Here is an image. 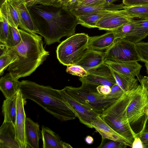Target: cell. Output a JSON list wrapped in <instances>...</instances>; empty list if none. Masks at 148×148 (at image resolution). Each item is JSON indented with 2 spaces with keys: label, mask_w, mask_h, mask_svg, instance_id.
<instances>
[{
  "label": "cell",
  "mask_w": 148,
  "mask_h": 148,
  "mask_svg": "<svg viewBox=\"0 0 148 148\" xmlns=\"http://www.w3.org/2000/svg\"><path fill=\"white\" fill-rule=\"evenodd\" d=\"M21 42L11 48L18 58L8 66V70L15 78L30 75L46 60L49 52L44 49L42 37L19 29Z\"/></svg>",
  "instance_id": "1"
},
{
  "label": "cell",
  "mask_w": 148,
  "mask_h": 148,
  "mask_svg": "<svg viewBox=\"0 0 148 148\" xmlns=\"http://www.w3.org/2000/svg\"><path fill=\"white\" fill-rule=\"evenodd\" d=\"M19 88L24 99L34 101L58 119L65 121L77 117L74 110L59 90L28 80L20 82Z\"/></svg>",
  "instance_id": "2"
},
{
  "label": "cell",
  "mask_w": 148,
  "mask_h": 148,
  "mask_svg": "<svg viewBox=\"0 0 148 148\" xmlns=\"http://www.w3.org/2000/svg\"><path fill=\"white\" fill-rule=\"evenodd\" d=\"M47 7L41 5L31 7L46 22L39 29L38 34L44 37L46 45L60 42L62 37L68 38L75 34L78 21L67 8L61 7L53 11Z\"/></svg>",
  "instance_id": "3"
},
{
  "label": "cell",
  "mask_w": 148,
  "mask_h": 148,
  "mask_svg": "<svg viewBox=\"0 0 148 148\" xmlns=\"http://www.w3.org/2000/svg\"><path fill=\"white\" fill-rule=\"evenodd\" d=\"M137 87L125 92L116 101L100 114L108 125L132 144L136 134L130 126L127 110Z\"/></svg>",
  "instance_id": "4"
},
{
  "label": "cell",
  "mask_w": 148,
  "mask_h": 148,
  "mask_svg": "<svg viewBox=\"0 0 148 148\" xmlns=\"http://www.w3.org/2000/svg\"><path fill=\"white\" fill-rule=\"evenodd\" d=\"M140 82L127 108L130 126L138 135L143 130L148 119V78L140 75L137 77Z\"/></svg>",
  "instance_id": "5"
},
{
  "label": "cell",
  "mask_w": 148,
  "mask_h": 148,
  "mask_svg": "<svg viewBox=\"0 0 148 148\" xmlns=\"http://www.w3.org/2000/svg\"><path fill=\"white\" fill-rule=\"evenodd\" d=\"M82 83L79 87L66 86L63 89L76 100L92 108L100 115L119 99L110 93L108 95L100 93L97 88L98 85Z\"/></svg>",
  "instance_id": "6"
},
{
  "label": "cell",
  "mask_w": 148,
  "mask_h": 148,
  "mask_svg": "<svg viewBox=\"0 0 148 148\" xmlns=\"http://www.w3.org/2000/svg\"><path fill=\"white\" fill-rule=\"evenodd\" d=\"M89 37L84 33L75 34L61 42L56 51L60 62L66 66L76 64L89 49Z\"/></svg>",
  "instance_id": "7"
},
{
  "label": "cell",
  "mask_w": 148,
  "mask_h": 148,
  "mask_svg": "<svg viewBox=\"0 0 148 148\" xmlns=\"http://www.w3.org/2000/svg\"><path fill=\"white\" fill-rule=\"evenodd\" d=\"M105 61L120 62L140 61L135 43L125 39H117L104 52Z\"/></svg>",
  "instance_id": "8"
},
{
  "label": "cell",
  "mask_w": 148,
  "mask_h": 148,
  "mask_svg": "<svg viewBox=\"0 0 148 148\" xmlns=\"http://www.w3.org/2000/svg\"><path fill=\"white\" fill-rule=\"evenodd\" d=\"M26 102V100L23 98L19 88L16 94V113L14 125L16 139L20 148H27L25 132L26 117L24 108Z\"/></svg>",
  "instance_id": "9"
},
{
  "label": "cell",
  "mask_w": 148,
  "mask_h": 148,
  "mask_svg": "<svg viewBox=\"0 0 148 148\" xmlns=\"http://www.w3.org/2000/svg\"><path fill=\"white\" fill-rule=\"evenodd\" d=\"M59 91L73 108L80 122L88 127L93 128L92 123L100 115L92 108L76 100L63 89Z\"/></svg>",
  "instance_id": "10"
},
{
  "label": "cell",
  "mask_w": 148,
  "mask_h": 148,
  "mask_svg": "<svg viewBox=\"0 0 148 148\" xmlns=\"http://www.w3.org/2000/svg\"><path fill=\"white\" fill-rule=\"evenodd\" d=\"M87 71L89 73L87 76L79 78L82 83L98 85H107L111 88L116 84L110 68L105 63L95 68Z\"/></svg>",
  "instance_id": "11"
},
{
  "label": "cell",
  "mask_w": 148,
  "mask_h": 148,
  "mask_svg": "<svg viewBox=\"0 0 148 148\" xmlns=\"http://www.w3.org/2000/svg\"><path fill=\"white\" fill-rule=\"evenodd\" d=\"M133 20L124 15L121 10L113 11L100 19L97 23L96 27L99 30L112 31Z\"/></svg>",
  "instance_id": "12"
},
{
  "label": "cell",
  "mask_w": 148,
  "mask_h": 148,
  "mask_svg": "<svg viewBox=\"0 0 148 148\" xmlns=\"http://www.w3.org/2000/svg\"><path fill=\"white\" fill-rule=\"evenodd\" d=\"M101 135L102 138H108L123 143L132 147V144L108 125L101 117L98 116L92 124Z\"/></svg>",
  "instance_id": "13"
},
{
  "label": "cell",
  "mask_w": 148,
  "mask_h": 148,
  "mask_svg": "<svg viewBox=\"0 0 148 148\" xmlns=\"http://www.w3.org/2000/svg\"><path fill=\"white\" fill-rule=\"evenodd\" d=\"M126 6L122 3L119 4H111L107 5L105 0H101L93 4L85 6L72 8L68 9L75 16L79 15L103 10L111 11L124 9Z\"/></svg>",
  "instance_id": "14"
},
{
  "label": "cell",
  "mask_w": 148,
  "mask_h": 148,
  "mask_svg": "<svg viewBox=\"0 0 148 148\" xmlns=\"http://www.w3.org/2000/svg\"><path fill=\"white\" fill-rule=\"evenodd\" d=\"M0 148H20L16 139L14 124L4 122L0 128Z\"/></svg>",
  "instance_id": "15"
},
{
  "label": "cell",
  "mask_w": 148,
  "mask_h": 148,
  "mask_svg": "<svg viewBox=\"0 0 148 148\" xmlns=\"http://www.w3.org/2000/svg\"><path fill=\"white\" fill-rule=\"evenodd\" d=\"M104 63L119 73L134 77L140 75L142 67L138 61L120 62L105 61Z\"/></svg>",
  "instance_id": "16"
},
{
  "label": "cell",
  "mask_w": 148,
  "mask_h": 148,
  "mask_svg": "<svg viewBox=\"0 0 148 148\" xmlns=\"http://www.w3.org/2000/svg\"><path fill=\"white\" fill-rule=\"evenodd\" d=\"M116 39L112 31H108L100 36H89L88 48L90 50L99 51L106 50L112 45Z\"/></svg>",
  "instance_id": "17"
},
{
  "label": "cell",
  "mask_w": 148,
  "mask_h": 148,
  "mask_svg": "<svg viewBox=\"0 0 148 148\" xmlns=\"http://www.w3.org/2000/svg\"><path fill=\"white\" fill-rule=\"evenodd\" d=\"M105 61L104 52L89 49L76 64L88 71L104 64Z\"/></svg>",
  "instance_id": "18"
},
{
  "label": "cell",
  "mask_w": 148,
  "mask_h": 148,
  "mask_svg": "<svg viewBox=\"0 0 148 148\" xmlns=\"http://www.w3.org/2000/svg\"><path fill=\"white\" fill-rule=\"evenodd\" d=\"M0 12L10 26L22 28V25L17 8L10 0H4L1 5Z\"/></svg>",
  "instance_id": "19"
},
{
  "label": "cell",
  "mask_w": 148,
  "mask_h": 148,
  "mask_svg": "<svg viewBox=\"0 0 148 148\" xmlns=\"http://www.w3.org/2000/svg\"><path fill=\"white\" fill-rule=\"evenodd\" d=\"M39 125L29 118L25 121V132L27 148H38L39 141L41 138Z\"/></svg>",
  "instance_id": "20"
},
{
  "label": "cell",
  "mask_w": 148,
  "mask_h": 148,
  "mask_svg": "<svg viewBox=\"0 0 148 148\" xmlns=\"http://www.w3.org/2000/svg\"><path fill=\"white\" fill-rule=\"evenodd\" d=\"M20 82L10 73L5 74L0 79V89L5 99L15 96L19 89Z\"/></svg>",
  "instance_id": "21"
},
{
  "label": "cell",
  "mask_w": 148,
  "mask_h": 148,
  "mask_svg": "<svg viewBox=\"0 0 148 148\" xmlns=\"http://www.w3.org/2000/svg\"><path fill=\"white\" fill-rule=\"evenodd\" d=\"M16 6L20 17L22 25L21 29L30 34H38V29L26 4L23 3Z\"/></svg>",
  "instance_id": "22"
},
{
  "label": "cell",
  "mask_w": 148,
  "mask_h": 148,
  "mask_svg": "<svg viewBox=\"0 0 148 148\" xmlns=\"http://www.w3.org/2000/svg\"><path fill=\"white\" fill-rule=\"evenodd\" d=\"M41 133L43 148H62L60 137L49 128L42 125Z\"/></svg>",
  "instance_id": "23"
},
{
  "label": "cell",
  "mask_w": 148,
  "mask_h": 148,
  "mask_svg": "<svg viewBox=\"0 0 148 148\" xmlns=\"http://www.w3.org/2000/svg\"><path fill=\"white\" fill-rule=\"evenodd\" d=\"M132 32L125 38L134 43L141 41L148 36V19L136 20Z\"/></svg>",
  "instance_id": "24"
},
{
  "label": "cell",
  "mask_w": 148,
  "mask_h": 148,
  "mask_svg": "<svg viewBox=\"0 0 148 148\" xmlns=\"http://www.w3.org/2000/svg\"><path fill=\"white\" fill-rule=\"evenodd\" d=\"M111 11L103 10L80 14L75 16L78 24L88 28H95L98 21Z\"/></svg>",
  "instance_id": "25"
},
{
  "label": "cell",
  "mask_w": 148,
  "mask_h": 148,
  "mask_svg": "<svg viewBox=\"0 0 148 148\" xmlns=\"http://www.w3.org/2000/svg\"><path fill=\"white\" fill-rule=\"evenodd\" d=\"M0 55V75L12 63L18 58L17 55L11 48L1 43Z\"/></svg>",
  "instance_id": "26"
},
{
  "label": "cell",
  "mask_w": 148,
  "mask_h": 148,
  "mask_svg": "<svg viewBox=\"0 0 148 148\" xmlns=\"http://www.w3.org/2000/svg\"><path fill=\"white\" fill-rule=\"evenodd\" d=\"M110 69L116 84L125 92L131 90L138 86L139 84L137 78L121 74Z\"/></svg>",
  "instance_id": "27"
},
{
  "label": "cell",
  "mask_w": 148,
  "mask_h": 148,
  "mask_svg": "<svg viewBox=\"0 0 148 148\" xmlns=\"http://www.w3.org/2000/svg\"><path fill=\"white\" fill-rule=\"evenodd\" d=\"M16 95L11 98L5 99L2 106V112L4 122L15 123L16 113Z\"/></svg>",
  "instance_id": "28"
},
{
  "label": "cell",
  "mask_w": 148,
  "mask_h": 148,
  "mask_svg": "<svg viewBox=\"0 0 148 148\" xmlns=\"http://www.w3.org/2000/svg\"><path fill=\"white\" fill-rule=\"evenodd\" d=\"M122 13L129 18H138L142 20L148 19V4L127 6L121 10Z\"/></svg>",
  "instance_id": "29"
},
{
  "label": "cell",
  "mask_w": 148,
  "mask_h": 148,
  "mask_svg": "<svg viewBox=\"0 0 148 148\" xmlns=\"http://www.w3.org/2000/svg\"><path fill=\"white\" fill-rule=\"evenodd\" d=\"M136 24V20L124 24L112 31L115 38L117 39H124L133 30Z\"/></svg>",
  "instance_id": "30"
},
{
  "label": "cell",
  "mask_w": 148,
  "mask_h": 148,
  "mask_svg": "<svg viewBox=\"0 0 148 148\" xmlns=\"http://www.w3.org/2000/svg\"><path fill=\"white\" fill-rule=\"evenodd\" d=\"M22 41V39L18 28L10 25L9 34L4 45L12 48L19 44Z\"/></svg>",
  "instance_id": "31"
},
{
  "label": "cell",
  "mask_w": 148,
  "mask_h": 148,
  "mask_svg": "<svg viewBox=\"0 0 148 148\" xmlns=\"http://www.w3.org/2000/svg\"><path fill=\"white\" fill-rule=\"evenodd\" d=\"M0 42L5 44L10 31V25L7 19L0 12Z\"/></svg>",
  "instance_id": "32"
},
{
  "label": "cell",
  "mask_w": 148,
  "mask_h": 148,
  "mask_svg": "<svg viewBox=\"0 0 148 148\" xmlns=\"http://www.w3.org/2000/svg\"><path fill=\"white\" fill-rule=\"evenodd\" d=\"M135 46L141 62L148 61V42L140 41L135 43Z\"/></svg>",
  "instance_id": "33"
},
{
  "label": "cell",
  "mask_w": 148,
  "mask_h": 148,
  "mask_svg": "<svg viewBox=\"0 0 148 148\" xmlns=\"http://www.w3.org/2000/svg\"><path fill=\"white\" fill-rule=\"evenodd\" d=\"M66 71L72 75L80 77L87 76L89 74L83 67L76 64L67 66Z\"/></svg>",
  "instance_id": "34"
},
{
  "label": "cell",
  "mask_w": 148,
  "mask_h": 148,
  "mask_svg": "<svg viewBox=\"0 0 148 148\" xmlns=\"http://www.w3.org/2000/svg\"><path fill=\"white\" fill-rule=\"evenodd\" d=\"M127 146L121 142L108 138L102 139L98 148H125Z\"/></svg>",
  "instance_id": "35"
},
{
  "label": "cell",
  "mask_w": 148,
  "mask_h": 148,
  "mask_svg": "<svg viewBox=\"0 0 148 148\" xmlns=\"http://www.w3.org/2000/svg\"><path fill=\"white\" fill-rule=\"evenodd\" d=\"M123 4L127 6L148 4V0H122Z\"/></svg>",
  "instance_id": "36"
},
{
  "label": "cell",
  "mask_w": 148,
  "mask_h": 148,
  "mask_svg": "<svg viewBox=\"0 0 148 148\" xmlns=\"http://www.w3.org/2000/svg\"><path fill=\"white\" fill-rule=\"evenodd\" d=\"M136 136L140 138L141 139L143 148H148V131H144L137 135Z\"/></svg>",
  "instance_id": "37"
},
{
  "label": "cell",
  "mask_w": 148,
  "mask_h": 148,
  "mask_svg": "<svg viewBox=\"0 0 148 148\" xmlns=\"http://www.w3.org/2000/svg\"><path fill=\"white\" fill-rule=\"evenodd\" d=\"M100 0H79L72 8L89 5Z\"/></svg>",
  "instance_id": "38"
},
{
  "label": "cell",
  "mask_w": 148,
  "mask_h": 148,
  "mask_svg": "<svg viewBox=\"0 0 148 148\" xmlns=\"http://www.w3.org/2000/svg\"><path fill=\"white\" fill-rule=\"evenodd\" d=\"M97 88L100 93L104 95L109 94L111 90L110 86L105 85H99Z\"/></svg>",
  "instance_id": "39"
},
{
  "label": "cell",
  "mask_w": 148,
  "mask_h": 148,
  "mask_svg": "<svg viewBox=\"0 0 148 148\" xmlns=\"http://www.w3.org/2000/svg\"><path fill=\"white\" fill-rule=\"evenodd\" d=\"M61 0H48L44 4V5L52 6L57 8L62 7L60 2Z\"/></svg>",
  "instance_id": "40"
},
{
  "label": "cell",
  "mask_w": 148,
  "mask_h": 148,
  "mask_svg": "<svg viewBox=\"0 0 148 148\" xmlns=\"http://www.w3.org/2000/svg\"><path fill=\"white\" fill-rule=\"evenodd\" d=\"M132 147V148H143L142 141L139 137L136 136L134 138Z\"/></svg>",
  "instance_id": "41"
},
{
  "label": "cell",
  "mask_w": 148,
  "mask_h": 148,
  "mask_svg": "<svg viewBox=\"0 0 148 148\" xmlns=\"http://www.w3.org/2000/svg\"><path fill=\"white\" fill-rule=\"evenodd\" d=\"M85 140L86 143L88 144H91L94 142L93 138L90 136H87L85 138Z\"/></svg>",
  "instance_id": "42"
},
{
  "label": "cell",
  "mask_w": 148,
  "mask_h": 148,
  "mask_svg": "<svg viewBox=\"0 0 148 148\" xmlns=\"http://www.w3.org/2000/svg\"><path fill=\"white\" fill-rule=\"evenodd\" d=\"M62 148H72L73 147L69 144L64 142H63L62 144Z\"/></svg>",
  "instance_id": "43"
},
{
  "label": "cell",
  "mask_w": 148,
  "mask_h": 148,
  "mask_svg": "<svg viewBox=\"0 0 148 148\" xmlns=\"http://www.w3.org/2000/svg\"><path fill=\"white\" fill-rule=\"evenodd\" d=\"M117 0H105V3L107 5H109Z\"/></svg>",
  "instance_id": "44"
},
{
  "label": "cell",
  "mask_w": 148,
  "mask_h": 148,
  "mask_svg": "<svg viewBox=\"0 0 148 148\" xmlns=\"http://www.w3.org/2000/svg\"><path fill=\"white\" fill-rule=\"evenodd\" d=\"M144 131H145V132L148 131V119L147 120V121L146 123V124L145 125L144 129L143 131L141 132H144Z\"/></svg>",
  "instance_id": "45"
},
{
  "label": "cell",
  "mask_w": 148,
  "mask_h": 148,
  "mask_svg": "<svg viewBox=\"0 0 148 148\" xmlns=\"http://www.w3.org/2000/svg\"><path fill=\"white\" fill-rule=\"evenodd\" d=\"M143 62L145 63V66H148V61H143Z\"/></svg>",
  "instance_id": "46"
},
{
  "label": "cell",
  "mask_w": 148,
  "mask_h": 148,
  "mask_svg": "<svg viewBox=\"0 0 148 148\" xmlns=\"http://www.w3.org/2000/svg\"><path fill=\"white\" fill-rule=\"evenodd\" d=\"M145 66L146 68V70H147V73L148 74V66Z\"/></svg>",
  "instance_id": "47"
},
{
  "label": "cell",
  "mask_w": 148,
  "mask_h": 148,
  "mask_svg": "<svg viewBox=\"0 0 148 148\" xmlns=\"http://www.w3.org/2000/svg\"></svg>",
  "instance_id": "48"
}]
</instances>
